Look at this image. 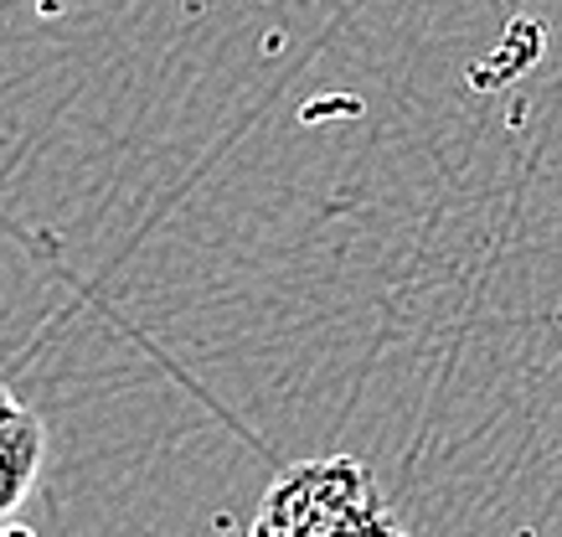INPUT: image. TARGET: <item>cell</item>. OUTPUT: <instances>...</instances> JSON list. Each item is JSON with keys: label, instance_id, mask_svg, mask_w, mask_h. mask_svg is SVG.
<instances>
[{"label": "cell", "instance_id": "cell-1", "mask_svg": "<svg viewBox=\"0 0 562 537\" xmlns=\"http://www.w3.org/2000/svg\"><path fill=\"white\" fill-rule=\"evenodd\" d=\"M258 537H351V533H403L387 491L351 455L300 460L263 491L254 512Z\"/></svg>", "mask_w": 562, "mask_h": 537}, {"label": "cell", "instance_id": "cell-2", "mask_svg": "<svg viewBox=\"0 0 562 537\" xmlns=\"http://www.w3.org/2000/svg\"><path fill=\"white\" fill-rule=\"evenodd\" d=\"M42 460H47V429L26 403L11 399L0 409V533H11L16 512L32 502Z\"/></svg>", "mask_w": 562, "mask_h": 537}, {"label": "cell", "instance_id": "cell-3", "mask_svg": "<svg viewBox=\"0 0 562 537\" xmlns=\"http://www.w3.org/2000/svg\"><path fill=\"white\" fill-rule=\"evenodd\" d=\"M5 403H11V388H5V378H0V409H5Z\"/></svg>", "mask_w": 562, "mask_h": 537}]
</instances>
